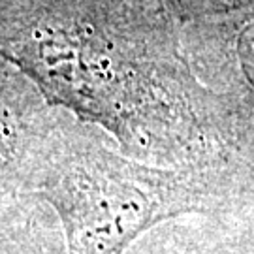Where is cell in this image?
<instances>
[{
    "label": "cell",
    "instance_id": "obj_1",
    "mask_svg": "<svg viewBox=\"0 0 254 254\" xmlns=\"http://www.w3.org/2000/svg\"><path fill=\"white\" fill-rule=\"evenodd\" d=\"M91 13L42 11L0 38V59L49 108L100 128L125 154L158 166H215L207 91L170 40Z\"/></svg>",
    "mask_w": 254,
    "mask_h": 254
},
{
    "label": "cell",
    "instance_id": "obj_2",
    "mask_svg": "<svg viewBox=\"0 0 254 254\" xmlns=\"http://www.w3.org/2000/svg\"><path fill=\"white\" fill-rule=\"evenodd\" d=\"M226 189L215 166H158L125 154L64 111L38 139L23 190L53 211L66 254H125L147 230L205 211Z\"/></svg>",
    "mask_w": 254,
    "mask_h": 254
},
{
    "label": "cell",
    "instance_id": "obj_3",
    "mask_svg": "<svg viewBox=\"0 0 254 254\" xmlns=\"http://www.w3.org/2000/svg\"><path fill=\"white\" fill-rule=\"evenodd\" d=\"M36 87L6 61L0 64V190H23L30 154L53 117Z\"/></svg>",
    "mask_w": 254,
    "mask_h": 254
},
{
    "label": "cell",
    "instance_id": "obj_4",
    "mask_svg": "<svg viewBox=\"0 0 254 254\" xmlns=\"http://www.w3.org/2000/svg\"><path fill=\"white\" fill-rule=\"evenodd\" d=\"M42 203L28 192L0 190V254H63Z\"/></svg>",
    "mask_w": 254,
    "mask_h": 254
},
{
    "label": "cell",
    "instance_id": "obj_5",
    "mask_svg": "<svg viewBox=\"0 0 254 254\" xmlns=\"http://www.w3.org/2000/svg\"><path fill=\"white\" fill-rule=\"evenodd\" d=\"M230 57L243 91L254 96V4L241 17L232 36Z\"/></svg>",
    "mask_w": 254,
    "mask_h": 254
},
{
    "label": "cell",
    "instance_id": "obj_6",
    "mask_svg": "<svg viewBox=\"0 0 254 254\" xmlns=\"http://www.w3.org/2000/svg\"><path fill=\"white\" fill-rule=\"evenodd\" d=\"M183 4H192L194 9H217V8H234V6H247L254 4V0H181Z\"/></svg>",
    "mask_w": 254,
    "mask_h": 254
},
{
    "label": "cell",
    "instance_id": "obj_7",
    "mask_svg": "<svg viewBox=\"0 0 254 254\" xmlns=\"http://www.w3.org/2000/svg\"><path fill=\"white\" fill-rule=\"evenodd\" d=\"M0 63H2V59H0Z\"/></svg>",
    "mask_w": 254,
    "mask_h": 254
}]
</instances>
